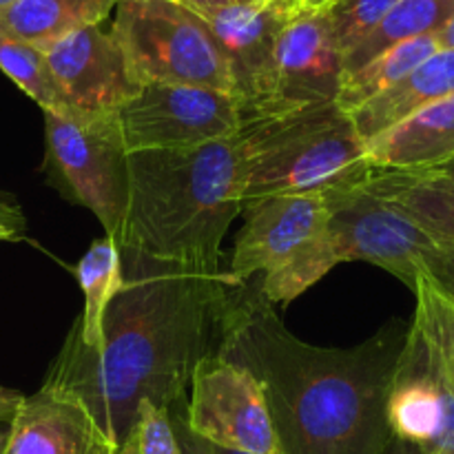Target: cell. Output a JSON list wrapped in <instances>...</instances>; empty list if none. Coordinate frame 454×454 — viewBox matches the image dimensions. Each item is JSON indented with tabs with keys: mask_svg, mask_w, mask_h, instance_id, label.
I'll return each instance as SVG.
<instances>
[{
	"mask_svg": "<svg viewBox=\"0 0 454 454\" xmlns=\"http://www.w3.org/2000/svg\"><path fill=\"white\" fill-rule=\"evenodd\" d=\"M122 251L124 284L105 315L100 350L67 335L44 386L78 399L115 452L142 402L167 411L186 406L195 366L220 328L229 278L176 262Z\"/></svg>",
	"mask_w": 454,
	"mask_h": 454,
	"instance_id": "6da1fadb",
	"label": "cell"
},
{
	"mask_svg": "<svg viewBox=\"0 0 454 454\" xmlns=\"http://www.w3.org/2000/svg\"><path fill=\"white\" fill-rule=\"evenodd\" d=\"M411 324H386L353 348L293 335L260 293L231 286L217 355L251 371L269 402L279 454H384L388 393Z\"/></svg>",
	"mask_w": 454,
	"mask_h": 454,
	"instance_id": "7a4b0ae2",
	"label": "cell"
},
{
	"mask_svg": "<svg viewBox=\"0 0 454 454\" xmlns=\"http://www.w3.org/2000/svg\"><path fill=\"white\" fill-rule=\"evenodd\" d=\"M242 133L186 151L129 153L120 248L220 278L222 242L242 215Z\"/></svg>",
	"mask_w": 454,
	"mask_h": 454,
	"instance_id": "3957f363",
	"label": "cell"
},
{
	"mask_svg": "<svg viewBox=\"0 0 454 454\" xmlns=\"http://www.w3.org/2000/svg\"><path fill=\"white\" fill-rule=\"evenodd\" d=\"M242 204L264 195H328L368 180L366 142L337 102L247 120Z\"/></svg>",
	"mask_w": 454,
	"mask_h": 454,
	"instance_id": "277c9868",
	"label": "cell"
},
{
	"mask_svg": "<svg viewBox=\"0 0 454 454\" xmlns=\"http://www.w3.org/2000/svg\"><path fill=\"white\" fill-rule=\"evenodd\" d=\"M109 31L137 87L182 84L233 96L220 44L200 13L173 0H118Z\"/></svg>",
	"mask_w": 454,
	"mask_h": 454,
	"instance_id": "5b68a950",
	"label": "cell"
},
{
	"mask_svg": "<svg viewBox=\"0 0 454 454\" xmlns=\"http://www.w3.org/2000/svg\"><path fill=\"white\" fill-rule=\"evenodd\" d=\"M44 149L53 184L118 242L129 211V153L115 115L71 120L44 111Z\"/></svg>",
	"mask_w": 454,
	"mask_h": 454,
	"instance_id": "8992f818",
	"label": "cell"
},
{
	"mask_svg": "<svg viewBox=\"0 0 454 454\" xmlns=\"http://www.w3.org/2000/svg\"><path fill=\"white\" fill-rule=\"evenodd\" d=\"M324 198L328 217L317 235V251L328 273L344 262H368L415 288L426 262L442 244L366 184Z\"/></svg>",
	"mask_w": 454,
	"mask_h": 454,
	"instance_id": "52a82bcc",
	"label": "cell"
},
{
	"mask_svg": "<svg viewBox=\"0 0 454 454\" xmlns=\"http://www.w3.org/2000/svg\"><path fill=\"white\" fill-rule=\"evenodd\" d=\"M115 120L127 153L198 149L233 137L244 124L235 96L182 84L140 87Z\"/></svg>",
	"mask_w": 454,
	"mask_h": 454,
	"instance_id": "ba28073f",
	"label": "cell"
},
{
	"mask_svg": "<svg viewBox=\"0 0 454 454\" xmlns=\"http://www.w3.org/2000/svg\"><path fill=\"white\" fill-rule=\"evenodd\" d=\"M182 417L195 437L244 454H279L269 402L251 371L208 353L191 377Z\"/></svg>",
	"mask_w": 454,
	"mask_h": 454,
	"instance_id": "9c48e42d",
	"label": "cell"
},
{
	"mask_svg": "<svg viewBox=\"0 0 454 454\" xmlns=\"http://www.w3.org/2000/svg\"><path fill=\"white\" fill-rule=\"evenodd\" d=\"M242 215L244 226L224 270L233 286H247L251 278L291 260L324 229L328 207L324 195H264L247 200Z\"/></svg>",
	"mask_w": 454,
	"mask_h": 454,
	"instance_id": "30bf717a",
	"label": "cell"
},
{
	"mask_svg": "<svg viewBox=\"0 0 454 454\" xmlns=\"http://www.w3.org/2000/svg\"><path fill=\"white\" fill-rule=\"evenodd\" d=\"M229 67L244 122L275 114V58L286 18L264 3H244L202 16Z\"/></svg>",
	"mask_w": 454,
	"mask_h": 454,
	"instance_id": "8fae6325",
	"label": "cell"
},
{
	"mask_svg": "<svg viewBox=\"0 0 454 454\" xmlns=\"http://www.w3.org/2000/svg\"><path fill=\"white\" fill-rule=\"evenodd\" d=\"M44 53L80 120L114 118L140 91L129 74L122 49L102 25L84 27Z\"/></svg>",
	"mask_w": 454,
	"mask_h": 454,
	"instance_id": "7c38bea8",
	"label": "cell"
},
{
	"mask_svg": "<svg viewBox=\"0 0 454 454\" xmlns=\"http://www.w3.org/2000/svg\"><path fill=\"white\" fill-rule=\"evenodd\" d=\"M344 82V53L324 13H297L286 20L275 58V114L335 102Z\"/></svg>",
	"mask_w": 454,
	"mask_h": 454,
	"instance_id": "4fadbf2b",
	"label": "cell"
},
{
	"mask_svg": "<svg viewBox=\"0 0 454 454\" xmlns=\"http://www.w3.org/2000/svg\"><path fill=\"white\" fill-rule=\"evenodd\" d=\"M3 454H118L87 408L44 386L9 421Z\"/></svg>",
	"mask_w": 454,
	"mask_h": 454,
	"instance_id": "5bb4252c",
	"label": "cell"
},
{
	"mask_svg": "<svg viewBox=\"0 0 454 454\" xmlns=\"http://www.w3.org/2000/svg\"><path fill=\"white\" fill-rule=\"evenodd\" d=\"M368 162L384 171H430L454 160V93L417 111L366 145Z\"/></svg>",
	"mask_w": 454,
	"mask_h": 454,
	"instance_id": "9a60e30c",
	"label": "cell"
},
{
	"mask_svg": "<svg viewBox=\"0 0 454 454\" xmlns=\"http://www.w3.org/2000/svg\"><path fill=\"white\" fill-rule=\"evenodd\" d=\"M454 93V51L439 49L384 93L350 114L362 140L371 142L417 111Z\"/></svg>",
	"mask_w": 454,
	"mask_h": 454,
	"instance_id": "2e32d148",
	"label": "cell"
},
{
	"mask_svg": "<svg viewBox=\"0 0 454 454\" xmlns=\"http://www.w3.org/2000/svg\"><path fill=\"white\" fill-rule=\"evenodd\" d=\"M368 191L406 213L442 247H454V177L430 171L372 168L364 182Z\"/></svg>",
	"mask_w": 454,
	"mask_h": 454,
	"instance_id": "e0dca14e",
	"label": "cell"
},
{
	"mask_svg": "<svg viewBox=\"0 0 454 454\" xmlns=\"http://www.w3.org/2000/svg\"><path fill=\"white\" fill-rule=\"evenodd\" d=\"M118 0H16L0 9V35L47 49L91 25H102Z\"/></svg>",
	"mask_w": 454,
	"mask_h": 454,
	"instance_id": "ac0fdd59",
	"label": "cell"
},
{
	"mask_svg": "<svg viewBox=\"0 0 454 454\" xmlns=\"http://www.w3.org/2000/svg\"><path fill=\"white\" fill-rule=\"evenodd\" d=\"M84 306L69 335L89 350H100L105 315L124 284L122 251L109 235L96 239L74 269Z\"/></svg>",
	"mask_w": 454,
	"mask_h": 454,
	"instance_id": "d6986e66",
	"label": "cell"
},
{
	"mask_svg": "<svg viewBox=\"0 0 454 454\" xmlns=\"http://www.w3.org/2000/svg\"><path fill=\"white\" fill-rule=\"evenodd\" d=\"M452 13L454 0H397L372 34L344 58V75L362 69L372 58L397 44L437 34Z\"/></svg>",
	"mask_w": 454,
	"mask_h": 454,
	"instance_id": "ffe728a7",
	"label": "cell"
},
{
	"mask_svg": "<svg viewBox=\"0 0 454 454\" xmlns=\"http://www.w3.org/2000/svg\"><path fill=\"white\" fill-rule=\"evenodd\" d=\"M437 35H421V38L408 40V43L397 44V47L388 49L381 56L372 58L371 62L362 67V69L353 71V74L344 75L341 82L340 96H337V105L346 111L353 114L359 106L371 102L386 89L397 84L399 80L406 78L415 67H419L426 58L439 51Z\"/></svg>",
	"mask_w": 454,
	"mask_h": 454,
	"instance_id": "44dd1931",
	"label": "cell"
},
{
	"mask_svg": "<svg viewBox=\"0 0 454 454\" xmlns=\"http://www.w3.org/2000/svg\"><path fill=\"white\" fill-rule=\"evenodd\" d=\"M0 71L12 78L43 111L80 120L69 98L58 84L44 49L0 35Z\"/></svg>",
	"mask_w": 454,
	"mask_h": 454,
	"instance_id": "7402d4cb",
	"label": "cell"
},
{
	"mask_svg": "<svg viewBox=\"0 0 454 454\" xmlns=\"http://www.w3.org/2000/svg\"><path fill=\"white\" fill-rule=\"evenodd\" d=\"M412 291L417 295L412 324L454 390V304L424 273H419Z\"/></svg>",
	"mask_w": 454,
	"mask_h": 454,
	"instance_id": "603a6c76",
	"label": "cell"
},
{
	"mask_svg": "<svg viewBox=\"0 0 454 454\" xmlns=\"http://www.w3.org/2000/svg\"><path fill=\"white\" fill-rule=\"evenodd\" d=\"M395 3L397 0H337L319 13H324L337 47L346 58L372 34Z\"/></svg>",
	"mask_w": 454,
	"mask_h": 454,
	"instance_id": "cb8c5ba5",
	"label": "cell"
},
{
	"mask_svg": "<svg viewBox=\"0 0 454 454\" xmlns=\"http://www.w3.org/2000/svg\"><path fill=\"white\" fill-rule=\"evenodd\" d=\"M118 454H184L171 421V411L142 402L136 424Z\"/></svg>",
	"mask_w": 454,
	"mask_h": 454,
	"instance_id": "d4e9b609",
	"label": "cell"
},
{
	"mask_svg": "<svg viewBox=\"0 0 454 454\" xmlns=\"http://www.w3.org/2000/svg\"><path fill=\"white\" fill-rule=\"evenodd\" d=\"M421 273L454 304V247H439Z\"/></svg>",
	"mask_w": 454,
	"mask_h": 454,
	"instance_id": "484cf974",
	"label": "cell"
},
{
	"mask_svg": "<svg viewBox=\"0 0 454 454\" xmlns=\"http://www.w3.org/2000/svg\"><path fill=\"white\" fill-rule=\"evenodd\" d=\"M0 229L12 231L16 238H20L27 229V220L20 204L7 191H0Z\"/></svg>",
	"mask_w": 454,
	"mask_h": 454,
	"instance_id": "4316f807",
	"label": "cell"
},
{
	"mask_svg": "<svg viewBox=\"0 0 454 454\" xmlns=\"http://www.w3.org/2000/svg\"><path fill=\"white\" fill-rule=\"evenodd\" d=\"M182 412H184V408H180V411H171L173 428H176L177 439H180L182 452H184V454H211V452H208L207 442H204V439H200V437H195V434L191 433L189 428H186Z\"/></svg>",
	"mask_w": 454,
	"mask_h": 454,
	"instance_id": "83f0119b",
	"label": "cell"
},
{
	"mask_svg": "<svg viewBox=\"0 0 454 454\" xmlns=\"http://www.w3.org/2000/svg\"><path fill=\"white\" fill-rule=\"evenodd\" d=\"M173 3L182 4V7L200 13V16H208V13H215V12H220V9L235 7V4H244V3H253V0H173Z\"/></svg>",
	"mask_w": 454,
	"mask_h": 454,
	"instance_id": "f1b7e54d",
	"label": "cell"
},
{
	"mask_svg": "<svg viewBox=\"0 0 454 454\" xmlns=\"http://www.w3.org/2000/svg\"><path fill=\"white\" fill-rule=\"evenodd\" d=\"M25 397L27 395L18 393V390L0 386V424H9L16 417L18 408L25 402Z\"/></svg>",
	"mask_w": 454,
	"mask_h": 454,
	"instance_id": "f546056e",
	"label": "cell"
},
{
	"mask_svg": "<svg viewBox=\"0 0 454 454\" xmlns=\"http://www.w3.org/2000/svg\"><path fill=\"white\" fill-rule=\"evenodd\" d=\"M300 3L301 0H264V4H269L273 12H278L279 16H284L286 20H291V18L295 16L297 9H300Z\"/></svg>",
	"mask_w": 454,
	"mask_h": 454,
	"instance_id": "4dcf8cb0",
	"label": "cell"
},
{
	"mask_svg": "<svg viewBox=\"0 0 454 454\" xmlns=\"http://www.w3.org/2000/svg\"><path fill=\"white\" fill-rule=\"evenodd\" d=\"M384 454H424V450L411 442H403V439H399V437H390Z\"/></svg>",
	"mask_w": 454,
	"mask_h": 454,
	"instance_id": "1f68e13d",
	"label": "cell"
},
{
	"mask_svg": "<svg viewBox=\"0 0 454 454\" xmlns=\"http://www.w3.org/2000/svg\"><path fill=\"white\" fill-rule=\"evenodd\" d=\"M434 35H437L439 47H442V49H452V51H454V13L450 16V20H448L446 25H443L442 29H439Z\"/></svg>",
	"mask_w": 454,
	"mask_h": 454,
	"instance_id": "d6a6232c",
	"label": "cell"
},
{
	"mask_svg": "<svg viewBox=\"0 0 454 454\" xmlns=\"http://www.w3.org/2000/svg\"><path fill=\"white\" fill-rule=\"evenodd\" d=\"M333 3H337V0H301L297 13H319V12H324V9L331 7Z\"/></svg>",
	"mask_w": 454,
	"mask_h": 454,
	"instance_id": "836d02e7",
	"label": "cell"
},
{
	"mask_svg": "<svg viewBox=\"0 0 454 454\" xmlns=\"http://www.w3.org/2000/svg\"><path fill=\"white\" fill-rule=\"evenodd\" d=\"M207 446H208V452H211V454H244V452L226 450V448H217V446H211V443H207Z\"/></svg>",
	"mask_w": 454,
	"mask_h": 454,
	"instance_id": "e575fe53",
	"label": "cell"
},
{
	"mask_svg": "<svg viewBox=\"0 0 454 454\" xmlns=\"http://www.w3.org/2000/svg\"><path fill=\"white\" fill-rule=\"evenodd\" d=\"M437 171H443V173H448V176L454 177V160H450L448 164H443V167H439Z\"/></svg>",
	"mask_w": 454,
	"mask_h": 454,
	"instance_id": "d590c367",
	"label": "cell"
},
{
	"mask_svg": "<svg viewBox=\"0 0 454 454\" xmlns=\"http://www.w3.org/2000/svg\"><path fill=\"white\" fill-rule=\"evenodd\" d=\"M0 239H16V235L7 229H0Z\"/></svg>",
	"mask_w": 454,
	"mask_h": 454,
	"instance_id": "8d00e7d4",
	"label": "cell"
},
{
	"mask_svg": "<svg viewBox=\"0 0 454 454\" xmlns=\"http://www.w3.org/2000/svg\"><path fill=\"white\" fill-rule=\"evenodd\" d=\"M4 437H7V430H4V433H0V454H3V448H4Z\"/></svg>",
	"mask_w": 454,
	"mask_h": 454,
	"instance_id": "74e56055",
	"label": "cell"
},
{
	"mask_svg": "<svg viewBox=\"0 0 454 454\" xmlns=\"http://www.w3.org/2000/svg\"><path fill=\"white\" fill-rule=\"evenodd\" d=\"M13 3H16V0H0V9L9 7V4H13Z\"/></svg>",
	"mask_w": 454,
	"mask_h": 454,
	"instance_id": "f35d334b",
	"label": "cell"
},
{
	"mask_svg": "<svg viewBox=\"0 0 454 454\" xmlns=\"http://www.w3.org/2000/svg\"><path fill=\"white\" fill-rule=\"evenodd\" d=\"M253 3H264V0H253Z\"/></svg>",
	"mask_w": 454,
	"mask_h": 454,
	"instance_id": "ab89813d",
	"label": "cell"
}]
</instances>
